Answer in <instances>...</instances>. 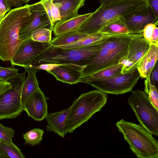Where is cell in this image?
<instances>
[{
	"label": "cell",
	"mask_w": 158,
	"mask_h": 158,
	"mask_svg": "<svg viewBox=\"0 0 158 158\" xmlns=\"http://www.w3.org/2000/svg\"><path fill=\"white\" fill-rule=\"evenodd\" d=\"M30 6L10 9L0 20V60L3 61H10L22 42L19 32L32 19Z\"/></svg>",
	"instance_id": "obj_1"
},
{
	"label": "cell",
	"mask_w": 158,
	"mask_h": 158,
	"mask_svg": "<svg viewBox=\"0 0 158 158\" xmlns=\"http://www.w3.org/2000/svg\"><path fill=\"white\" fill-rule=\"evenodd\" d=\"M142 35L143 33L130 34L111 37L105 41L102 44L98 54L83 68L82 77L118 64L128 53L130 39L134 36Z\"/></svg>",
	"instance_id": "obj_2"
},
{
	"label": "cell",
	"mask_w": 158,
	"mask_h": 158,
	"mask_svg": "<svg viewBox=\"0 0 158 158\" xmlns=\"http://www.w3.org/2000/svg\"><path fill=\"white\" fill-rule=\"evenodd\" d=\"M147 2V0H121L100 5L77 31L85 34L97 32L108 23L120 16H123L132 12Z\"/></svg>",
	"instance_id": "obj_3"
},
{
	"label": "cell",
	"mask_w": 158,
	"mask_h": 158,
	"mask_svg": "<svg viewBox=\"0 0 158 158\" xmlns=\"http://www.w3.org/2000/svg\"><path fill=\"white\" fill-rule=\"evenodd\" d=\"M103 42L81 48L68 49L51 45L28 67L34 68L44 64H74L85 66L98 54Z\"/></svg>",
	"instance_id": "obj_4"
},
{
	"label": "cell",
	"mask_w": 158,
	"mask_h": 158,
	"mask_svg": "<svg viewBox=\"0 0 158 158\" xmlns=\"http://www.w3.org/2000/svg\"><path fill=\"white\" fill-rule=\"evenodd\" d=\"M107 99L106 94L98 89L81 94L70 106L65 125L67 132L72 133L88 121L94 114L101 110Z\"/></svg>",
	"instance_id": "obj_5"
},
{
	"label": "cell",
	"mask_w": 158,
	"mask_h": 158,
	"mask_svg": "<svg viewBox=\"0 0 158 158\" xmlns=\"http://www.w3.org/2000/svg\"><path fill=\"white\" fill-rule=\"evenodd\" d=\"M116 126L129 145L130 149L139 158H158V142L142 126L123 119Z\"/></svg>",
	"instance_id": "obj_6"
},
{
	"label": "cell",
	"mask_w": 158,
	"mask_h": 158,
	"mask_svg": "<svg viewBox=\"0 0 158 158\" xmlns=\"http://www.w3.org/2000/svg\"><path fill=\"white\" fill-rule=\"evenodd\" d=\"M127 103L140 124L152 135L158 136V110L152 104L144 91L132 92Z\"/></svg>",
	"instance_id": "obj_7"
},
{
	"label": "cell",
	"mask_w": 158,
	"mask_h": 158,
	"mask_svg": "<svg viewBox=\"0 0 158 158\" xmlns=\"http://www.w3.org/2000/svg\"><path fill=\"white\" fill-rule=\"evenodd\" d=\"M140 77L136 69L130 72L120 73L106 79L91 81L86 84L105 94L118 95L131 91Z\"/></svg>",
	"instance_id": "obj_8"
},
{
	"label": "cell",
	"mask_w": 158,
	"mask_h": 158,
	"mask_svg": "<svg viewBox=\"0 0 158 158\" xmlns=\"http://www.w3.org/2000/svg\"><path fill=\"white\" fill-rule=\"evenodd\" d=\"M25 80L12 84V88L0 96V120L15 118L24 111L21 94Z\"/></svg>",
	"instance_id": "obj_9"
},
{
	"label": "cell",
	"mask_w": 158,
	"mask_h": 158,
	"mask_svg": "<svg viewBox=\"0 0 158 158\" xmlns=\"http://www.w3.org/2000/svg\"><path fill=\"white\" fill-rule=\"evenodd\" d=\"M51 45L50 43L34 41L31 37L21 42L10 61L11 64L24 68L28 67Z\"/></svg>",
	"instance_id": "obj_10"
},
{
	"label": "cell",
	"mask_w": 158,
	"mask_h": 158,
	"mask_svg": "<svg viewBox=\"0 0 158 158\" xmlns=\"http://www.w3.org/2000/svg\"><path fill=\"white\" fill-rule=\"evenodd\" d=\"M123 17L131 34L142 33L145 27L149 23L158 25V18L155 17L148 2Z\"/></svg>",
	"instance_id": "obj_11"
},
{
	"label": "cell",
	"mask_w": 158,
	"mask_h": 158,
	"mask_svg": "<svg viewBox=\"0 0 158 158\" xmlns=\"http://www.w3.org/2000/svg\"><path fill=\"white\" fill-rule=\"evenodd\" d=\"M30 9L32 19L30 23L19 32V39L21 41L30 37L32 33L39 29L45 28L52 31L47 13L40 2L30 5Z\"/></svg>",
	"instance_id": "obj_12"
},
{
	"label": "cell",
	"mask_w": 158,
	"mask_h": 158,
	"mask_svg": "<svg viewBox=\"0 0 158 158\" xmlns=\"http://www.w3.org/2000/svg\"><path fill=\"white\" fill-rule=\"evenodd\" d=\"M47 97L39 88L27 99L23 105L24 111L36 121H41L48 113Z\"/></svg>",
	"instance_id": "obj_13"
},
{
	"label": "cell",
	"mask_w": 158,
	"mask_h": 158,
	"mask_svg": "<svg viewBox=\"0 0 158 158\" xmlns=\"http://www.w3.org/2000/svg\"><path fill=\"white\" fill-rule=\"evenodd\" d=\"M85 66L74 64H58L47 72L52 75L56 80L72 85L79 83L82 77V71Z\"/></svg>",
	"instance_id": "obj_14"
},
{
	"label": "cell",
	"mask_w": 158,
	"mask_h": 158,
	"mask_svg": "<svg viewBox=\"0 0 158 158\" xmlns=\"http://www.w3.org/2000/svg\"><path fill=\"white\" fill-rule=\"evenodd\" d=\"M150 45V42L143 35L132 37L129 41L128 53L124 58L137 69L148 51Z\"/></svg>",
	"instance_id": "obj_15"
},
{
	"label": "cell",
	"mask_w": 158,
	"mask_h": 158,
	"mask_svg": "<svg viewBox=\"0 0 158 158\" xmlns=\"http://www.w3.org/2000/svg\"><path fill=\"white\" fill-rule=\"evenodd\" d=\"M70 108L71 106L60 111L48 113L45 118L48 123L46 126V130L53 131L64 138L68 133L65 125Z\"/></svg>",
	"instance_id": "obj_16"
},
{
	"label": "cell",
	"mask_w": 158,
	"mask_h": 158,
	"mask_svg": "<svg viewBox=\"0 0 158 158\" xmlns=\"http://www.w3.org/2000/svg\"><path fill=\"white\" fill-rule=\"evenodd\" d=\"M85 0H53L58 9L61 19L63 21L75 17L79 14V9L84 6Z\"/></svg>",
	"instance_id": "obj_17"
},
{
	"label": "cell",
	"mask_w": 158,
	"mask_h": 158,
	"mask_svg": "<svg viewBox=\"0 0 158 158\" xmlns=\"http://www.w3.org/2000/svg\"><path fill=\"white\" fill-rule=\"evenodd\" d=\"M125 34H117L96 32L88 34L86 36L71 43L57 47L63 49L81 48L93 44L102 43L110 38Z\"/></svg>",
	"instance_id": "obj_18"
},
{
	"label": "cell",
	"mask_w": 158,
	"mask_h": 158,
	"mask_svg": "<svg viewBox=\"0 0 158 158\" xmlns=\"http://www.w3.org/2000/svg\"><path fill=\"white\" fill-rule=\"evenodd\" d=\"M92 13L78 15L67 20L57 21L53 28L54 34L56 36L69 31H77Z\"/></svg>",
	"instance_id": "obj_19"
},
{
	"label": "cell",
	"mask_w": 158,
	"mask_h": 158,
	"mask_svg": "<svg viewBox=\"0 0 158 158\" xmlns=\"http://www.w3.org/2000/svg\"><path fill=\"white\" fill-rule=\"evenodd\" d=\"M25 73H28L27 78L23 82L21 88V102L23 107L28 98L39 88L36 74L40 70L31 67L24 68Z\"/></svg>",
	"instance_id": "obj_20"
},
{
	"label": "cell",
	"mask_w": 158,
	"mask_h": 158,
	"mask_svg": "<svg viewBox=\"0 0 158 158\" xmlns=\"http://www.w3.org/2000/svg\"><path fill=\"white\" fill-rule=\"evenodd\" d=\"M147 54L137 67L140 77L146 78L150 75L152 69L158 59V45L150 43Z\"/></svg>",
	"instance_id": "obj_21"
},
{
	"label": "cell",
	"mask_w": 158,
	"mask_h": 158,
	"mask_svg": "<svg viewBox=\"0 0 158 158\" xmlns=\"http://www.w3.org/2000/svg\"><path fill=\"white\" fill-rule=\"evenodd\" d=\"M123 65L118 64L98 71L90 75L82 77L79 82L87 83L91 81L106 79L121 73Z\"/></svg>",
	"instance_id": "obj_22"
},
{
	"label": "cell",
	"mask_w": 158,
	"mask_h": 158,
	"mask_svg": "<svg viewBox=\"0 0 158 158\" xmlns=\"http://www.w3.org/2000/svg\"><path fill=\"white\" fill-rule=\"evenodd\" d=\"M98 32L117 34H131L122 16L106 24Z\"/></svg>",
	"instance_id": "obj_23"
},
{
	"label": "cell",
	"mask_w": 158,
	"mask_h": 158,
	"mask_svg": "<svg viewBox=\"0 0 158 158\" xmlns=\"http://www.w3.org/2000/svg\"><path fill=\"white\" fill-rule=\"evenodd\" d=\"M87 35L79 33L76 30L72 31L56 36L50 43L51 45L58 47L73 43Z\"/></svg>",
	"instance_id": "obj_24"
},
{
	"label": "cell",
	"mask_w": 158,
	"mask_h": 158,
	"mask_svg": "<svg viewBox=\"0 0 158 158\" xmlns=\"http://www.w3.org/2000/svg\"><path fill=\"white\" fill-rule=\"evenodd\" d=\"M20 149L13 143L0 140V158H25Z\"/></svg>",
	"instance_id": "obj_25"
},
{
	"label": "cell",
	"mask_w": 158,
	"mask_h": 158,
	"mask_svg": "<svg viewBox=\"0 0 158 158\" xmlns=\"http://www.w3.org/2000/svg\"><path fill=\"white\" fill-rule=\"evenodd\" d=\"M19 69L15 68L14 66L8 68L0 67V79L11 83L25 73V72L19 73Z\"/></svg>",
	"instance_id": "obj_26"
},
{
	"label": "cell",
	"mask_w": 158,
	"mask_h": 158,
	"mask_svg": "<svg viewBox=\"0 0 158 158\" xmlns=\"http://www.w3.org/2000/svg\"><path fill=\"white\" fill-rule=\"evenodd\" d=\"M44 133L43 130L39 128L29 131L23 135L25 143L31 146L39 144L42 140Z\"/></svg>",
	"instance_id": "obj_27"
},
{
	"label": "cell",
	"mask_w": 158,
	"mask_h": 158,
	"mask_svg": "<svg viewBox=\"0 0 158 158\" xmlns=\"http://www.w3.org/2000/svg\"><path fill=\"white\" fill-rule=\"evenodd\" d=\"M144 85V91L148 95L149 99L154 107L158 110L157 88L151 84L150 80V76L145 78Z\"/></svg>",
	"instance_id": "obj_28"
},
{
	"label": "cell",
	"mask_w": 158,
	"mask_h": 158,
	"mask_svg": "<svg viewBox=\"0 0 158 158\" xmlns=\"http://www.w3.org/2000/svg\"><path fill=\"white\" fill-rule=\"evenodd\" d=\"M52 31L48 29L41 28L34 31L31 38L34 41L44 43H50L52 40Z\"/></svg>",
	"instance_id": "obj_29"
},
{
	"label": "cell",
	"mask_w": 158,
	"mask_h": 158,
	"mask_svg": "<svg viewBox=\"0 0 158 158\" xmlns=\"http://www.w3.org/2000/svg\"><path fill=\"white\" fill-rule=\"evenodd\" d=\"M15 131L12 128L6 127L0 123V140L12 143Z\"/></svg>",
	"instance_id": "obj_30"
},
{
	"label": "cell",
	"mask_w": 158,
	"mask_h": 158,
	"mask_svg": "<svg viewBox=\"0 0 158 158\" xmlns=\"http://www.w3.org/2000/svg\"><path fill=\"white\" fill-rule=\"evenodd\" d=\"M156 26H157L154 23H149L147 24L143 29V37L150 43L152 41L154 30Z\"/></svg>",
	"instance_id": "obj_31"
},
{
	"label": "cell",
	"mask_w": 158,
	"mask_h": 158,
	"mask_svg": "<svg viewBox=\"0 0 158 158\" xmlns=\"http://www.w3.org/2000/svg\"><path fill=\"white\" fill-rule=\"evenodd\" d=\"M150 80L151 84L158 88V64L157 61L153 68L150 75Z\"/></svg>",
	"instance_id": "obj_32"
},
{
	"label": "cell",
	"mask_w": 158,
	"mask_h": 158,
	"mask_svg": "<svg viewBox=\"0 0 158 158\" xmlns=\"http://www.w3.org/2000/svg\"><path fill=\"white\" fill-rule=\"evenodd\" d=\"M52 1L53 0H41L40 2L42 5L47 13L51 24L52 27L53 29L54 26L52 24V19L51 11V3Z\"/></svg>",
	"instance_id": "obj_33"
},
{
	"label": "cell",
	"mask_w": 158,
	"mask_h": 158,
	"mask_svg": "<svg viewBox=\"0 0 158 158\" xmlns=\"http://www.w3.org/2000/svg\"><path fill=\"white\" fill-rule=\"evenodd\" d=\"M11 7L7 0H0V20L10 10Z\"/></svg>",
	"instance_id": "obj_34"
},
{
	"label": "cell",
	"mask_w": 158,
	"mask_h": 158,
	"mask_svg": "<svg viewBox=\"0 0 158 158\" xmlns=\"http://www.w3.org/2000/svg\"><path fill=\"white\" fill-rule=\"evenodd\" d=\"M13 85L10 82L0 79V96L11 89Z\"/></svg>",
	"instance_id": "obj_35"
},
{
	"label": "cell",
	"mask_w": 158,
	"mask_h": 158,
	"mask_svg": "<svg viewBox=\"0 0 158 158\" xmlns=\"http://www.w3.org/2000/svg\"><path fill=\"white\" fill-rule=\"evenodd\" d=\"M155 17L158 18V0H147Z\"/></svg>",
	"instance_id": "obj_36"
},
{
	"label": "cell",
	"mask_w": 158,
	"mask_h": 158,
	"mask_svg": "<svg viewBox=\"0 0 158 158\" xmlns=\"http://www.w3.org/2000/svg\"><path fill=\"white\" fill-rule=\"evenodd\" d=\"M58 65V64H40L33 68L39 70L42 69L46 70L47 72H48L52 70Z\"/></svg>",
	"instance_id": "obj_37"
},
{
	"label": "cell",
	"mask_w": 158,
	"mask_h": 158,
	"mask_svg": "<svg viewBox=\"0 0 158 158\" xmlns=\"http://www.w3.org/2000/svg\"><path fill=\"white\" fill-rule=\"evenodd\" d=\"M150 43L158 45V28L157 26L154 29L152 41Z\"/></svg>",
	"instance_id": "obj_38"
},
{
	"label": "cell",
	"mask_w": 158,
	"mask_h": 158,
	"mask_svg": "<svg viewBox=\"0 0 158 158\" xmlns=\"http://www.w3.org/2000/svg\"><path fill=\"white\" fill-rule=\"evenodd\" d=\"M10 6L19 7L22 6L23 2L22 0H7Z\"/></svg>",
	"instance_id": "obj_39"
},
{
	"label": "cell",
	"mask_w": 158,
	"mask_h": 158,
	"mask_svg": "<svg viewBox=\"0 0 158 158\" xmlns=\"http://www.w3.org/2000/svg\"><path fill=\"white\" fill-rule=\"evenodd\" d=\"M100 4V5H104L109 4L114 2L121 0H98Z\"/></svg>",
	"instance_id": "obj_40"
},
{
	"label": "cell",
	"mask_w": 158,
	"mask_h": 158,
	"mask_svg": "<svg viewBox=\"0 0 158 158\" xmlns=\"http://www.w3.org/2000/svg\"><path fill=\"white\" fill-rule=\"evenodd\" d=\"M30 0H22L23 2L25 3H27L29 1H30Z\"/></svg>",
	"instance_id": "obj_41"
}]
</instances>
